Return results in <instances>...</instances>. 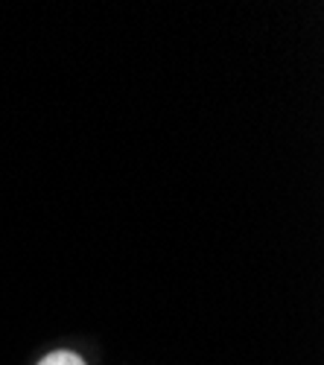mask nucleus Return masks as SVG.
I'll list each match as a JSON object with an SVG mask.
<instances>
[{"instance_id":"nucleus-1","label":"nucleus","mask_w":324,"mask_h":365,"mask_svg":"<svg viewBox=\"0 0 324 365\" xmlns=\"http://www.w3.org/2000/svg\"><path fill=\"white\" fill-rule=\"evenodd\" d=\"M38 365H85V359L79 354H73V351H56V354L44 356Z\"/></svg>"}]
</instances>
